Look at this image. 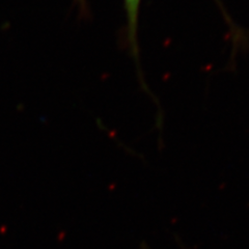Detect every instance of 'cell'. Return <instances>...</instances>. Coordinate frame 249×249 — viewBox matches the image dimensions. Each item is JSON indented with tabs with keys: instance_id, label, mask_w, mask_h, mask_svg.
<instances>
[{
	"instance_id": "cell-1",
	"label": "cell",
	"mask_w": 249,
	"mask_h": 249,
	"mask_svg": "<svg viewBox=\"0 0 249 249\" xmlns=\"http://www.w3.org/2000/svg\"><path fill=\"white\" fill-rule=\"evenodd\" d=\"M142 0H124V9L127 13L128 22V38L136 59H138V46H137V27H138V16L139 7Z\"/></svg>"
},
{
	"instance_id": "cell-2",
	"label": "cell",
	"mask_w": 249,
	"mask_h": 249,
	"mask_svg": "<svg viewBox=\"0 0 249 249\" xmlns=\"http://www.w3.org/2000/svg\"><path fill=\"white\" fill-rule=\"evenodd\" d=\"M76 3L79 4L81 11L87 10V0H76Z\"/></svg>"
}]
</instances>
